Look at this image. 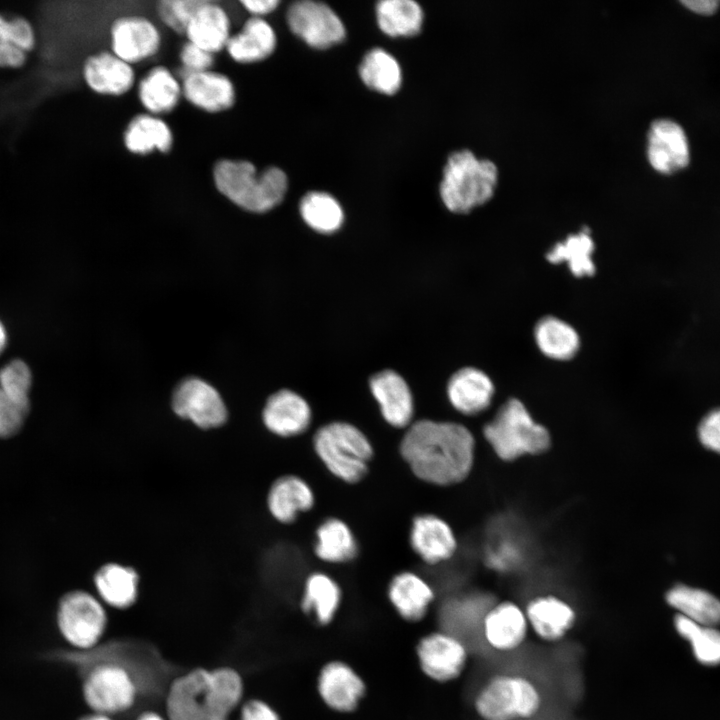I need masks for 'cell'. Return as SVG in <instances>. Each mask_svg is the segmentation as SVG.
Listing matches in <instances>:
<instances>
[{
  "label": "cell",
  "mask_w": 720,
  "mask_h": 720,
  "mask_svg": "<svg viewBox=\"0 0 720 720\" xmlns=\"http://www.w3.org/2000/svg\"><path fill=\"white\" fill-rule=\"evenodd\" d=\"M399 448L417 478L444 486L458 483L469 474L474 439L461 424L422 419L407 428Z\"/></svg>",
  "instance_id": "obj_1"
},
{
  "label": "cell",
  "mask_w": 720,
  "mask_h": 720,
  "mask_svg": "<svg viewBox=\"0 0 720 720\" xmlns=\"http://www.w3.org/2000/svg\"><path fill=\"white\" fill-rule=\"evenodd\" d=\"M244 682L231 666L178 673L164 695L167 720H228L242 704Z\"/></svg>",
  "instance_id": "obj_2"
},
{
  "label": "cell",
  "mask_w": 720,
  "mask_h": 720,
  "mask_svg": "<svg viewBox=\"0 0 720 720\" xmlns=\"http://www.w3.org/2000/svg\"><path fill=\"white\" fill-rule=\"evenodd\" d=\"M55 660L73 666L79 673L92 663L112 661L126 667L136 678L142 704L163 699L170 681L179 673L178 666L167 660L153 643L136 638L102 642L89 651L59 650Z\"/></svg>",
  "instance_id": "obj_3"
},
{
  "label": "cell",
  "mask_w": 720,
  "mask_h": 720,
  "mask_svg": "<svg viewBox=\"0 0 720 720\" xmlns=\"http://www.w3.org/2000/svg\"><path fill=\"white\" fill-rule=\"evenodd\" d=\"M217 190L236 206L264 213L279 205L287 191L288 179L278 167L257 172L246 160L220 159L212 171Z\"/></svg>",
  "instance_id": "obj_4"
},
{
  "label": "cell",
  "mask_w": 720,
  "mask_h": 720,
  "mask_svg": "<svg viewBox=\"0 0 720 720\" xmlns=\"http://www.w3.org/2000/svg\"><path fill=\"white\" fill-rule=\"evenodd\" d=\"M498 182L496 164L478 158L471 150L453 152L447 159L440 182V196L448 210L467 213L488 202Z\"/></svg>",
  "instance_id": "obj_5"
},
{
  "label": "cell",
  "mask_w": 720,
  "mask_h": 720,
  "mask_svg": "<svg viewBox=\"0 0 720 720\" xmlns=\"http://www.w3.org/2000/svg\"><path fill=\"white\" fill-rule=\"evenodd\" d=\"M313 448L327 470L349 484L366 477L374 455L368 437L358 427L344 421L321 426L313 436Z\"/></svg>",
  "instance_id": "obj_6"
},
{
  "label": "cell",
  "mask_w": 720,
  "mask_h": 720,
  "mask_svg": "<svg viewBox=\"0 0 720 720\" xmlns=\"http://www.w3.org/2000/svg\"><path fill=\"white\" fill-rule=\"evenodd\" d=\"M543 703L537 685L529 678L497 673L478 689L473 700L482 720H527L535 717Z\"/></svg>",
  "instance_id": "obj_7"
},
{
  "label": "cell",
  "mask_w": 720,
  "mask_h": 720,
  "mask_svg": "<svg viewBox=\"0 0 720 720\" xmlns=\"http://www.w3.org/2000/svg\"><path fill=\"white\" fill-rule=\"evenodd\" d=\"M81 693L91 712L114 717L142 704L140 686L129 669L112 661L92 663L79 672Z\"/></svg>",
  "instance_id": "obj_8"
},
{
  "label": "cell",
  "mask_w": 720,
  "mask_h": 720,
  "mask_svg": "<svg viewBox=\"0 0 720 720\" xmlns=\"http://www.w3.org/2000/svg\"><path fill=\"white\" fill-rule=\"evenodd\" d=\"M484 436L504 460L538 454L550 445L548 431L534 422L523 403L515 398L505 402L485 425Z\"/></svg>",
  "instance_id": "obj_9"
},
{
  "label": "cell",
  "mask_w": 720,
  "mask_h": 720,
  "mask_svg": "<svg viewBox=\"0 0 720 720\" xmlns=\"http://www.w3.org/2000/svg\"><path fill=\"white\" fill-rule=\"evenodd\" d=\"M56 626L71 650L89 651L102 643L108 617L98 597L85 590H72L57 604Z\"/></svg>",
  "instance_id": "obj_10"
},
{
  "label": "cell",
  "mask_w": 720,
  "mask_h": 720,
  "mask_svg": "<svg viewBox=\"0 0 720 720\" xmlns=\"http://www.w3.org/2000/svg\"><path fill=\"white\" fill-rule=\"evenodd\" d=\"M287 23L295 35L317 49L329 48L345 37L340 18L321 2L303 0L292 3L287 10Z\"/></svg>",
  "instance_id": "obj_11"
},
{
  "label": "cell",
  "mask_w": 720,
  "mask_h": 720,
  "mask_svg": "<svg viewBox=\"0 0 720 720\" xmlns=\"http://www.w3.org/2000/svg\"><path fill=\"white\" fill-rule=\"evenodd\" d=\"M172 409L181 418L202 429H212L227 420V409L219 392L199 378H188L176 388Z\"/></svg>",
  "instance_id": "obj_12"
},
{
  "label": "cell",
  "mask_w": 720,
  "mask_h": 720,
  "mask_svg": "<svg viewBox=\"0 0 720 720\" xmlns=\"http://www.w3.org/2000/svg\"><path fill=\"white\" fill-rule=\"evenodd\" d=\"M416 653L424 674L440 683L459 678L468 661L464 643L443 631L432 632L421 638Z\"/></svg>",
  "instance_id": "obj_13"
},
{
  "label": "cell",
  "mask_w": 720,
  "mask_h": 720,
  "mask_svg": "<svg viewBox=\"0 0 720 720\" xmlns=\"http://www.w3.org/2000/svg\"><path fill=\"white\" fill-rule=\"evenodd\" d=\"M112 53L130 65L153 57L161 47L156 25L141 16H123L111 25Z\"/></svg>",
  "instance_id": "obj_14"
},
{
  "label": "cell",
  "mask_w": 720,
  "mask_h": 720,
  "mask_svg": "<svg viewBox=\"0 0 720 720\" xmlns=\"http://www.w3.org/2000/svg\"><path fill=\"white\" fill-rule=\"evenodd\" d=\"M530 628L525 611L511 601L490 608L482 620L486 644L498 652H512L526 641Z\"/></svg>",
  "instance_id": "obj_15"
},
{
  "label": "cell",
  "mask_w": 720,
  "mask_h": 720,
  "mask_svg": "<svg viewBox=\"0 0 720 720\" xmlns=\"http://www.w3.org/2000/svg\"><path fill=\"white\" fill-rule=\"evenodd\" d=\"M647 157L658 172L669 174L689 162V146L682 127L670 119L653 121L647 136Z\"/></svg>",
  "instance_id": "obj_16"
},
{
  "label": "cell",
  "mask_w": 720,
  "mask_h": 720,
  "mask_svg": "<svg viewBox=\"0 0 720 720\" xmlns=\"http://www.w3.org/2000/svg\"><path fill=\"white\" fill-rule=\"evenodd\" d=\"M317 688L323 702L338 712L354 711L366 691L362 678L342 661H331L322 667Z\"/></svg>",
  "instance_id": "obj_17"
},
{
  "label": "cell",
  "mask_w": 720,
  "mask_h": 720,
  "mask_svg": "<svg viewBox=\"0 0 720 720\" xmlns=\"http://www.w3.org/2000/svg\"><path fill=\"white\" fill-rule=\"evenodd\" d=\"M524 611L530 631L547 643L562 641L577 620L575 610L566 601L553 595L532 599Z\"/></svg>",
  "instance_id": "obj_18"
},
{
  "label": "cell",
  "mask_w": 720,
  "mask_h": 720,
  "mask_svg": "<svg viewBox=\"0 0 720 720\" xmlns=\"http://www.w3.org/2000/svg\"><path fill=\"white\" fill-rule=\"evenodd\" d=\"M181 86L185 99L208 113L227 111L235 103L236 93L231 79L219 72H184Z\"/></svg>",
  "instance_id": "obj_19"
},
{
  "label": "cell",
  "mask_w": 720,
  "mask_h": 720,
  "mask_svg": "<svg viewBox=\"0 0 720 720\" xmlns=\"http://www.w3.org/2000/svg\"><path fill=\"white\" fill-rule=\"evenodd\" d=\"M265 427L280 437H293L304 433L310 426L312 411L308 402L298 393L283 389L272 394L263 408Z\"/></svg>",
  "instance_id": "obj_20"
},
{
  "label": "cell",
  "mask_w": 720,
  "mask_h": 720,
  "mask_svg": "<svg viewBox=\"0 0 720 720\" xmlns=\"http://www.w3.org/2000/svg\"><path fill=\"white\" fill-rule=\"evenodd\" d=\"M409 543L413 551L430 565L448 560L457 548L449 524L434 514H419L413 518Z\"/></svg>",
  "instance_id": "obj_21"
},
{
  "label": "cell",
  "mask_w": 720,
  "mask_h": 720,
  "mask_svg": "<svg viewBox=\"0 0 720 720\" xmlns=\"http://www.w3.org/2000/svg\"><path fill=\"white\" fill-rule=\"evenodd\" d=\"M371 392L385 421L395 428L411 425L414 403L408 384L393 370H383L370 379Z\"/></svg>",
  "instance_id": "obj_22"
},
{
  "label": "cell",
  "mask_w": 720,
  "mask_h": 720,
  "mask_svg": "<svg viewBox=\"0 0 720 720\" xmlns=\"http://www.w3.org/2000/svg\"><path fill=\"white\" fill-rule=\"evenodd\" d=\"M83 76L91 90L107 96L124 95L135 83L132 65L107 51L87 58L83 67Z\"/></svg>",
  "instance_id": "obj_23"
},
{
  "label": "cell",
  "mask_w": 720,
  "mask_h": 720,
  "mask_svg": "<svg viewBox=\"0 0 720 720\" xmlns=\"http://www.w3.org/2000/svg\"><path fill=\"white\" fill-rule=\"evenodd\" d=\"M494 391L490 377L475 367L461 368L451 376L447 384V396L451 405L466 415L485 410L492 401Z\"/></svg>",
  "instance_id": "obj_24"
},
{
  "label": "cell",
  "mask_w": 720,
  "mask_h": 720,
  "mask_svg": "<svg viewBox=\"0 0 720 720\" xmlns=\"http://www.w3.org/2000/svg\"><path fill=\"white\" fill-rule=\"evenodd\" d=\"M315 503L310 485L297 475H283L269 488L267 507L272 517L280 523L294 522L300 513L309 511Z\"/></svg>",
  "instance_id": "obj_25"
},
{
  "label": "cell",
  "mask_w": 720,
  "mask_h": 720,
  "mask_svg": "<svg viewBox=\"0 0 720 720\" xmlns=\"http://www.w3.org/2000/svg\"><path fill=\"white\" fill-rule=\"evenodd\" d=\"M387 595L396 612L406 621L423 619L434 600L432 587L419 575L400 572L388 584Z\"/></svg>",
  "instance_id": "obj_26"
},
{
  "label": "cell",
  "mask_w": 720,
  "mask_h": 720,
  "mask_svg": "<svg viewBox=\"0 0 720 720\" xmlns=\"http://www.w3.org/2000/svg\"><path fill=\"white\" fill-rule=\"evenodd\" d=\"M185 36L188 42L215 55L226 48L231 37L228 13L221 5L204 0L191 19Z\"/></svg>",
  "instance_id": "obj_27"
},
{
  "label": "cell",
  "mask_w": 720,
  "mask_h": 720,
  "mask_svg": "<svg viewBox=\"0 0 720 720\" xmlns=\"http://www.w3.org/2000/svg\"><path fill=\"white\" fill-rule=\"evenodd\" d=\"M98 598L106 605L125 610L132 607L139 594V575L126 565L110 562L101 566L94 575Z\"/></svg>",
  "instance_id": "obj_28"
},
{
  "label": "cell",
  "mask_w": 720,
  "mask_h": 720,
  "mask_svg": "<svg viewBox=\"0 0 720 720\" xmlns=\"http://www.w3.org/2000/svg\"><path fill=\"white\" fill-rule=\"evenodd\" d=\"M276 47V35L263 18L251 17L242 29L231 35L226 51L230 58L240 64L260 62L269 57Z\"/></svg>",
  "instance_id": "obj_29"
},
{
  "label": "cell",
  "mask_w": 720,
  "mask_h": 720,
  "mask_svg": "<svg viewBox=\"0 0 720 720\" xmlns=\"http://www.w3.org/2000/svg\"><path fill=\"white\" fill-rule=\"evenodd\" d=\"M341 600L339 584L328 574L313 572L305 581L300 605L317 624L328 625L335 618Z\"/></svg>",
  "instance_id": "obj_30"
},
{
  "label": "cell",
  "mask_w": 720,
  "mask_h": 720,
  "mask_svg": "<svg viewBox=\"0 0 720 720\" xmlns=\"http://www.w3.org/2000/svg\"><path fill=\"white\" fill-rule=\"evenodd\" d=\"M123 141L126 149L137 155L154 151L168 153L173 146V133L159 116L139 114L128 123Z\"/></svg>",
  "instance_id": "obj_31"
},
{
  "label": "cell",
  "mask_w": 720,
  "mask_h": 720,
  "mask_svg": "<svg viewBox=\"0 0 720 720\" xmlns=\"http://www.w3.org/2000/svg\"><path fill=\"white\" fill-rule=\"evenodd\" d=\"M181 96V83L164 66L153 67L138 84L139 100L151 115L170 113L178 105Z\"/></svg>",
  "instance_id": "obj_32"
},
{
  "label": "cell",
  "mask_w": 720,
  "mask_h": 720,
  "mask_svg": "<svg viewBox=\"0 0 720 720\" xmlns=\"http://www.w3.org/2000/svg\"><path fill=\"white\" fill-rule=\"evenodd\" d=\"M314 553L327 563H347L359 553L357 539L347 523L336 517L322 521L316 529Z\"/></svg>",
  "instance_id": "obj_33"
},
{
  "label": "cell",
  "mask_w": 720,
  "mask_h": 720,
  "mask_svg": "<svg viewBox=\"0 0 720 720\" xmlns=\"http://www.w3.org/2000/svg\"><path fill=\"white\" fill-rule=\"evenodd\" d=\"M534 338L542 354L554 360L563 361L573 358L580 346L576 330L554 316L543 317L537 322Z\"/></svg>",
  "instance_id": "obj_34"
},
{
  "label": "cell",
  "mask_w": 720,
  "mask_h": 720,
  "mask_svg": "<svg viewBox=\"0 0 720 720\" xmlns=\"http://www.w3.org/2000/svg\"><path fill=\"white\" fill-rule=\"evenodd\" d=\"M666 601L693 622L706 626L720 623V600L707 591L677 585L667 592Z\"/></svg>",
  "instance_id": "obj_35"
},
{
  "label": "cell",
  "mask_w": 720,
  "mask_h": 720,
  "mask_svg": "<svg viewBox=\"0 0 720 720\" xmlns=\"http://www.w3.org/2000/svg\"><path fill=\"white\" fill-rule=\"evenodd\" d=\"M376 14L380 29L391 37L415 35L423 22L421 7L412 0L380 1Z\"/></svg>",
  "instance_id": "obj_36"
},
{
  "label": "cell",
  "mask_w": 720,
  "mask_h": 720,
  "mask_svg": "<svg viewBox=\"0 0 720 720\" xmlns=\"http://www.w3.org/2000/svg\"><path fill=\"white\" fill-rule=\"evenodd\" d=\"M594 242L587 228L568 236L563 242L555 244L546 254L549 262H566L574 276H591L595 273L592 260Z\"/></svg>",
  "instance_id": "obj_37"
},
{
  "label": "cell",
  "mask_w": 720,
  "mask_h": 720,
  "mask_svg": "<svg viewBox=\"0 0 720 720\" xmlns=\"http://www.w3.org/2000/svg\"><path fill=\"white\" fill-rule=\"evenodd\" d=\"M359 74L367 87L387 95L398 91L402 81L397 60L380 48L372 49L365 55Z\"/></svg>",
  "instance_id": "obj_38"
},
{
  "label": "cell",
  "mask_w": 720,
  "mask_h": 720,
  "mask_svg": "<svg viewBox=\"0 0 720 720\" xmlns=\"http://www.w3.org/2000/svg\"><path fill=\"white\" fill-rule=\"evenodd\" d=\"M299 211L306 224L320 233L337 231L344 220L338 201L324 192L307 193L300 201Z\"/></svg>",
  "instance_id": "obj_39"
},
{
  "label": "cell",
  "mask_w": 720,
  "mask_h": 720,
  "mask_svg": "<svg viewBox=\"0 0 720 720\" xmlns=\"http://www.w3.org/2000/svg\"><path fill=\"white\" fill-rule=\"evenodd\" d=\"M677 632L692 646L696 659L705 665L720 663V631L713 626L701 625L678 614L675 617Z\"/></svg>",
  "instance_id": "obj_40"
},
{
  "label": "cell",
  "mask_w": 720,
  "mask_h": 720,
  "mask_svg": "<svg viewBox=\"0 0 720 720\" xmlns=\"http://www.w3.org/2000/svg\"><path fill=\"white\" fill-rule=\"evenodd\" d=\"M204 0H162L157 3V14L162 23L178 34L185 31Z\"/></svg>",
  "instance_id": "obj_41"
},
{
  "label": "cell",
  "mask_w": 720,
  "mask_h": 720,
  "mask_svg": "<svg viewBox=\"0 0 720 720\" xmlns=\"http://www.w3.org/2000/svg\"><path fill=\"white\" fill-rule=\"evenodd\" d=\"M32 375L21 360H13L0 369V388L17 401L29 404Z\"/></svg>",
  "instance_id": "obj_42"
},
{
  "label": "cell",
  "mask_w": 720,
  "mask_h": 720,
  "mask_svg": "<svg viewBox=\"0 0 720 720\" xmlns=\"http://www.w3.org/2000/svg\"><path fill=\"white\" fill-rule=\"evenodd\" d=\"M29 404H24L0 388V437L15 435L24 424Z\"/></svg>",
  "instance_id": "obj_43"
},
{
  "label": "cell",
  "mask_w": 720,
  "mask_h": 720,
  "mask_svg": "<svg viewBox=\"0 0 720 720\" xmlns=\"http://www.w3.org/2000/svg\"><path fill=\"white\" fill-rule=\"evenodd\" d=\"M0 33L24 52L33 47L34 35L32 28L22 18L6 21L0 16Z\"/></svg>",
  "instance_id": "obj_44"
},
{
  "label": "cell",
  "mask_w": 720,
  "mask_h": 720,
  "mask_svg": "<svg viewBox=\"0 0 720 720\" xmlns=\"http://www.w3.org/2000/svg\"><path fill=\"white\" fill-rule=\"evenodd\" d=\"M183 72H201L211 70L214 63V54L186 42L179 54Z\"/></svg>",
  "instance_id": "obj_45"
},
{
  "label": "cell",
  "mask_w": 720,
  "mask_h": 720,
  "mask_svg": "<svg viewBox=\"0 0 720 720\" xmlns=\"http://www.w3.org/2000/svg\"><path fill=\"white\" fill-rule=\"evenodd\" d=\"M701 443L710 450L720 453V408L707 413L698 427Z\"/></svg>",
  "instance_id": "obj_46"
},
{
  "label": "cell",
  "mask_w": 720,
  "mask_h": 720,
  "mask_svg": "<svg viewBox=\"0 0 720 720\" xmlns=\"http://www.w3.org/2000/svg\"><path fill=\"white\" fill-rule=\"evenodd\" d=\"M239 720H281L278 712L267 702L252 698L242 702Z\"/></svg>",
  "instance_id": "obj_47"
},
{
  "label": "cell",
  "mask_w": 720,
  "mask_h": 720,
  "mask_svg": "<svg viewBox=\"0 0 720 720\" xmlns=\"http://www.w3.org/2000/svg\"><path fill=\"white\" fill-rule=\"evenodd\" d=\"M25 61L23 50L15 46L0 33V66L18 67Z\"/></svg>",
  "instance_id": "obj_48"
},
{
  "label": "cell",
  "mask_w": 720,
  "mask_h": 720,
  "mask_svg": "<svg viewBox=\"0 0 720 720\" xmlns=\"http://www.w3.org/2000/svg\"><path fill=\"white\" fill-rule=\"evenodd\" d=\"M240 3L252 17L257 18L270 14L279 5L278 0H244Z\"/></svg>",
  "instance_id": "obj_49"
},
{
  "label": "cell",
  "mask_w": 720,
  "mask_h": 720,
  "mask_svg": "<svg viewBox=\"0 0 720 720\" xmlns=\"http://www.w3.org/2000/svg\"><path fill=\"white\" fill-rule=\"evenodd\" d=\"M682 3L693 12L703 15L714 13L719 5L717 0H686Z\"/></svg>",
  "instance_id": "obj_50"
},
{
  "label": "cell",
  "mask_w": 720,
  "mask_h": 720,
  "mask_svg": "<svg viewBox=\"0 0 720 720\" xmlns=\"http://www.w3.org/2000/svg\"><path fill=\"white\" fill-rule=\"evenodd\" d=\"M135 720H167V718L154 710H144L136 716Z\"/></svg>",
  "instance_id": "obj_51"
},
{
  "label": "cell",
  "mask_w": 720,
  "mask_h": 720,
  "mask_svg": "<svg viewBox=\"0 0 720 720\" xmlns=\"http://www.w3.org/2000/svg\"><path fill=\"white\" fill-rule=\"evenodd\" d=\"M78 720H115V719L112 716L95 713V712H90L88 714L81 716Z\"/></svg>",
  "instance_id": "obj_52"
},
{
  "label": "cell",
  "mask_w": 720,
  "mask_h": 720,
  "mask_svg": "<svg viewBox=\"0 0 720 720\" xmlns=\"http://www.w3.org/2000/svg\"><path fill=\"white\" fill-rule=\"evenodd\" d=\"M7 344V333L5 330V327L3 326L2 322L0 321V354L4 350Z\"/></svg>",
  "instance_id": "obj_53"
}]
</instances>
